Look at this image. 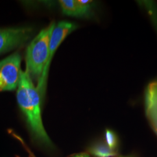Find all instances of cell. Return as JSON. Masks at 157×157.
<instances>
[{"label":"cell","mask_w":157,"mask_h":157,"mask_svg":"<svg viewBox=\"0 0 157 157\" xmlns=\"http://www.w3.org/2000/svg\"><path fill=\"white\" fill-rule=\"evenodd\" d=\"M105 136L107 146L111 149L115 151V148L118 145V138L116 134L112 130L107 129Z\"/></svg>","instance_id":"9c48e42d"},{"label":"cell","mask_w":157,"mask_h":157,"mask_svg":"<svg viewBox=\"0 0 157 157\" xmlns=\"http://www.w3.org/2000/svg\"><path fill=\"white\" fill-rule=\"evenodd\" d=\"M78 7L79 17L90 16L93 2L90 0H75Z\"/></svg>","instance_id":"ba28073f"},{"label":"cell","mask_w":157,"mask_h":157,"mask_svg":"<svg viewBox=\"0 0 157 157\" xmlns=\"http://www.w3.org/2000/svg\"><path fill=\"white\" fill-rule=\"evenodd\" d=\"M115 157H131V156H123V155H120V156H117Z\"/></svg>","instance_id":"7c38bea8"},{"label":"cell","mask_w":157,"mask_h":157,"mask_svg":"<svg viewBox=\"0 0 157 157\" xmlns=\"http://www.w3.org/2000/svg\"><path fill=\"white\" fill-rule=\"evenodd\" d=\"M90 153L95 157H115L117 153L107 144H97L91 147Z\"/></svg>","instance_id":"8992f818"},{"label":"cell","mask_w":157,"mask_h":157,"mask_svg":"<svg viewBox=\"0 0 157 157\" xmlns=\"http://www.w3.org/2000/svg\"><path fill=\"white\" fill-rule=\"evenodd\" d=\"M17 97L18 105L26 117L34 138L45 145L51 146L52 143L44 129L41 118L42 97L26 71H21Z\"/></svg>","instance_id":"6da1fadb"},{"label":"cell","mask_w":157,"mask_h":157,"mask_svg":"<svg viewBox=\"0 0 157 157\" xmlns=\"http://www.w3.org/2000/svg\"><path fill=\"white\" fill-rule=\"evenodd\" d=\"M72 157H90V155L86 153V152H81V153H78L77 154H75V155H73Z\"/></svg>","instance_id":"30bf717a"},{"label":"cell","mask_w":157,"mask_h":157,"mask_svg":"<svg viewBox=\"0 0 157 157\" xmlns=\"http://www.w3.org/2000/svg\"><path fill=\"white\" fill-rule=\"evenodd\" d=\"M59 2L64 14L71 17H79L75 0H61Z\"/></svg>","instance_id":"52a82bcc"},{"label":"cell","mask_w":157,"mask_h":157,"mask_svg":"<svg viewBox=\"0 0 157 157\" xmlns=\"http://www.w3.org/2000/svg\"><path fill=\"white\" fill-rule=\"evenodd\" d=\"M30 28L0 29V53L22 45L32 36Z\"/></svg>","instance_id":"5b68a950"},{"label":"cell","mask_w":157,"mask_h":157,"mask_svg":"<svg viewBox=\"0 0 157 157\" xmlns=\"http://www.w3.org/2000/svg\"><path fill=\"white\" fill-rule=\"evenodd\" d=\"M21 63L19 53H14L0 61V76L4 83L2 91H11L17 87L22 71Z\"/></svg>","instance_id":"277c9868"},{"label":"cell","mask_w":157,"mask_h":157,"mask_svg":"<svg viewBox=\"0 0 157 157\" xmlns=\"http://www.w3.org/2000/svg\"><path fill=\"white\" fill-rule=\"evenodd\" d=\"M77 28L76 25L73 23L66 21H62L58 23L56 26H55L51 35L50 44H49V56L48 62L46 64L44 70L39 80L37 89L39 91L40 95L42 97L44 94L45 88L46 78L49 70L51 59L54 55L57 48L61 44L63 40L65 39L69 34L71 33Z\"/></svg>","instance_id":"3957f363"},{"label":"cell","mask_w":157,"mask_h":157,"mask_svg":"<svg viewBox=\"0 0 157 157\" xmlns=\"http://www.w3.org/2000/svg\"><path fill=\"white\" fill-rule=\"evenodd\" d=\"M3 81H2V78H1V76H0V90H2V87H3Z\"/></svg>","instance_id":"8fae6325"},{"label":"cell","mask_w":157,"mask_h":157,"mask_svg":"<svg viewBox=\"0 0 157 157\" xmlns=\"http://www.w3.org/2000/svg\"><path fill=\"white\" fill-rule=\"evenodd\" d=\"M56 25L43 29L29 45L26 54V71L30 76L40 78L48 62L51 35Z\"/></svg>","instance_id":"7a4b0ae2"}]
</instances>
